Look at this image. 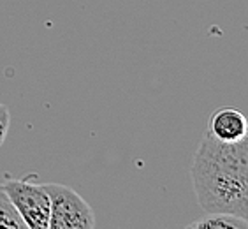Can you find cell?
<instances>
[{
  "instance_id": "cell-1",
  "label": "cell",
  "mask_w": 248,
  "mask_h": 229,
  "mask_svg": "<svg viewBox=\"0 0 248 229\" xmlns=\"http://www.w3.org/2000/svg\"><path fill=\"white\" fill-rule=\"evenodd\" d=\"M197 203L206 213L248 220V139L220 141L204 132L190 167Z\"/></svg>"
},
{
  "instance_id": "cell-2",
  "label": "cell",
  "mask_w": 248,
  "mask_h": 229,
  "mask_svg": "<svg viewBox=\"0 0 248 229\" xmlns=\"http://www.w3.org/2000/svg\"><path fill=\"white\" fill-rule=\"evenodd\" d=\"M0 189L25 222V228L49 229V196L44 183H37V173H29L19 180L4 181Z\"/></svg>"
},
{
  "instance_id": "cell-3",
  "label": "cell",
  "mask_w": 248,
  "mask_h": 229,
  "mask_svg": "<svg viewBox=\"0 0 248 229\" xmlns=\"http://www.w3.org/2000/svg\"><path fill=\"white\" fill-rule=\"evenodd\" d=\"M49 196V229H92L95 215L74 189L62 183H44Z\"/></svg>"
},
{
  "instance_id": "cell-4",
  "label": "cell",
  "mask_w": 248,
  "mask_h": 229,
  "mask_svg": "<svg viewBox=\"0 0 248 229\" xmlns=\"http://www.w3.org/2000/svg\"><path fill=\"white\" fill-rule=\"evenodd\" d=\"M208 132L220 141H241L247 138V116L234 108H220L210 116Z\"/></svg>"
},
{
  "instance_id": "cell-5",
  "label": "cell",
  "mask_w": 248,
  "mask_h": 229,
  "mask_svg": "<svg viewBox=\"0 0 248 229\" xmlns=\"http://www.w3.org/2000/svg\"><path fill=\"white\" fill-rule=\"evenodd\" d=\"M188 229H248V220L231 213H206L186 226Z\"/></svg>"
},
{
  "instance_id": "cell-6",
  "label": "cell",
  "mask_w": 248,
  "mask_h": 229,
  "mask_svg": "<svg viewBox=\"0 0 248 229\" xmlns=\"http://www.w3.org/2000/svg\"><path fill=\"white\" fill-rule=\"evenodd\" d=\"M0 228L9 229H21L25 228V222L15 210V206L11 205L9 197L5 196V192L0 189Z\"/></svg>"
},
{
  "instance_id": "cell-7",
  "label": "cell",
  "mask_w": 248,
  "mask_h": 229,
  "mask_svg": "<svg viewBox=\"0 0 248 229\" xmlns=\"http://www.w3.org/2000/svg\"><path fill=\"white\" fill-rule=\"evenodd\" d=\"M9 125H11L9 110H7V108H5V106L0 102V147L4 145L5 138H7V132H9Z\"/></svg>"
}]
</instances>
